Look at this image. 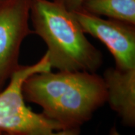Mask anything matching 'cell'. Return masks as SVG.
Here are the masks:
<instances>
[{
    "label": "cell",
    "instance_id": "cell-1",
    "mask_svg": "<svg viewBox=\"0 0 135 135\" xmlns=\"http://www.w3.org/2000/svg\"><path fill=\"white\" fill-rule=\"evenodd\" d=\"M22 94L63 129H80L107 100L103 77L86 71L37 73L23 82Z\"/></svg>",
    "mask_w": 135,
    "mask_h": 135
},
{
    "label": "cell",
    "instance_id": "cell-2",
    "mask_svg": "<svg viewBox=\"0 0 135 135\" xmlns=\"http://www.w3.org/2000/svg\"><path fill=\"white\" fill-rule=\"evenodd\" d=\"M34 33L46 43L51 67L58 71L96 73L103 55L88 41L70 11L51 0H31Z\"/></svg>",
    "mask_w": 135,
    "mask_h": 135
},
{
    "label": "cell",
    "instance_id": "cell-3",
    "mask_svg": "<svg viewBox=\"0 0 135 135\" xmlns=\"http://www.w3.org/2000/svg\"><path fill=\"white\" fill-rule=\"evenodd\" d=\"M51 69L47 51L37 63L19 66L8 85L0 91V131L15 135H47L63 129L60 123L28 108L22 94V85L27 78Z\"/></svg>",
    "mask_w": 135,
    "mask_h": 135
},
{
    "label": "cell",
    "instance_id": "cell-4",
    "mask_svg": "<svg viewBox=\"0 0 135 135\" xmlns=\"http://www.w3.org/2000/svg\"><path fill=\"white\" fill-rule=\"evenodd\" d=\"M31 0H4L0 3V91L19 67L20 51L30 28Z\"/></svg>",
    "mask_w": 135,
    "mask_h": 135
},
{
    "label": "cell",
    "instance_id": "cell-5",
    "mask_svg": "<svg viewBox=\"0 0 135 135\" xmlns=\"http://www.w3.org/2000/svg\"><path fill=\"white\" fill-rule=\"evenodd\" d=\"M71 13L84 33L98 39L108 49L116 68L135 69V25L110 18L103 19L83 9Z\"/></svg>",
    "mask_w": 135,
    "mask_h": 135
},
{
    "label": "cell",
    "instance_id": "cell-6",
    "mask_svg": "<svg viewBox=\"0 0 135 135\" xmlns=\"http://www.w3.org/2000/svg\"><path fill=\"white\" fill-rule=\"evenodd\" d=\"M107 100L124 125H135V69L121 70L109 68L104 73Z\"/></svg>",
    "mask_w": 135,
    "mask_h": 135
},
{
    "label": "cell",
    "instance_id": "cell-7",
    "mask_svg": "<svg viewBox=\"0 0 135 135\" xmlns=\"http://www.w3.org/2000/svg\"><path fill=\"white\" fill-rule=\"evenodd\" d=\"M82 9L96 16L135 25V0H84Z\"/></svg>",
    "mask_w": 135,
    "mask_h": 135
},
{
    "label": "cell",
    "instance_id": "cell-8",
    "mask_svg": "<svg viewBox=\"0 0 135 135\" xmlns=\"http://www.w3.org/2000/svg\"><path fill=\"white\" fill-rule=\"evenodd\" d=\"M61 5L70 12L78 11L82 9L84 0H51Z\"/></svg>",
    "mask_w": 135,
    "mask_h": 135
},
{
    "label": "cell",
    "instance_id": "cell-9",
    "mask_svg": "<svg viewBox=\"0 0 135 135\" xmlns=\"http://www.w3.org/2000/svg\"><path fill=\"white\" fill-rule=\"evenodd\" d=\"M80 129H61L55 131V132L50 133V134L47 135H80ZM1 135H15L13 134L6 132H2Z\"/></svg>",
    "mask_w": 135,
    "mask_h": 135
},
{
    "label": "cell",
    "instance_id": "cell-10",
    "mask_svg": "<svg viewBox=\"0 0 135 135\" xmlns=\"http://www.w3.org/2000/svg\"><path fill=\"white\" fill-rule=\"evenodd\" d=\"M109 135H121V134L118 133V131H117V129H116L115 126H114L111 129Z\"/></svg>",
    "mask_w": 135,
    "mask_h": 135
},
{
    "label": "cell",
    "instance_id": "cell-11",
    "mask_svg": "<svg viewBox=\"0 0 135 135\" xmlns=\"http://www.w3.org/2000/svg\"><path fill=\"white\" fill-rule=\"evenodd\" d=\"M2 134V131H0V135Z\"/></svg>",
    "mask_w": 135,
    "mask_h": 135
},
{
    "label": "cell",
    "instance_id": "cell-12",
    "mask_svg": "<svg viewBox=\"0 0 135 135\" xmlns=\"http://www.w3.org/2000/svg\"><path fill=\"white\" fill-rule=\"evenodd\" d=\"M3 1H4V0H0V3H1V2H2Z\"/></svg>",
    "mask_w": 135,
    "mask_h": 135
}]
</instances>
